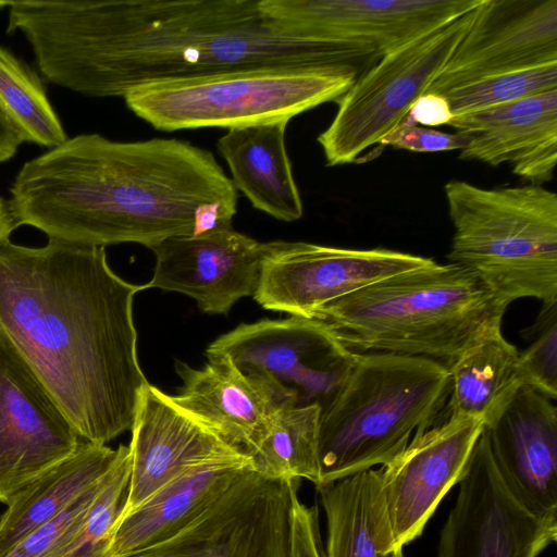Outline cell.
Returning a JSON list of instances; mask_svg holds the SVG:
<instances>
[{
  "label": "cell",
  "instance_id": "cell-31",
  "mask_svg": "<svg viewBox=\"0 0 557 557\" xmlns=\"http://www.w3.org/2000/svg\"><path fill=\"white\" fill-rule=\"evenodd\" d=\"M525 338L529 346L519 352V367L523 384L550 400L557 396V301L542 304L535 323Z\"/></svg>",
  "mask_w": 557,
  "mask_h": 557
},
{
  "label": "cell",
  "instance_id": "cell-10",
  "mask_svg": "<svg viewBox=\"0 0 557 557\" xmlns=\"http://www.w3.org/2000/svg\"><path fill=\"white\" fill-rule=\"evenodd\" d=\"M299 482L247 469L165 536L122 557H288Z\"/></svg>",
  "mask_w": 557,
  "mask_h": 557
},
{
  "label": "cell",
  "instance_id": "cell-17",
  "mask_svg": "<svg viewBox=\"0 0 557 557\" xmlns=\"http://www.w3.org/2000/svg\"><path fill=\"white\" fill-rule=\"evenodd\" d=\"M265 246L233 226L168 238L151 248L156 265L146 287L187 295L210 314L227 313L253 296Z\"/></svg>",
  "mask_w": 557,
  "mask_h": 557
},
{
  "label": "cell",
  "instance_id": "cell-32",
  "mask_svg": "<svg viewBox=\"0 0 557 557\" xmlns=\"http://www.w3.org/2000/svg\"><path fill=\"white\" fill-rule=\"evenodd\" d=\"M99 480L60 513L29 532L3 557H63L85 521Z\"/></svg>",
  "mask_w": 557,
  "mask_h": 557
},
{
  "label": "cell",
  "instance_id": "cell-20",
  "mask_svg": "<svg viewBox=\"0 0 557 557\" xmlns=\"http://www.w3.org/2000/svg\"><path fill=\"white\" fill-rule=\"evenodd\" d=\"M207 359L198 369L175 363L183 385L170 398L223 443L250 458L280 407L295 400L272 382L243 373L224 356Z\"/></svg>",
  "mask_w": 557,
  "mask_h": 557
},
{
  "label": "cell",
  "instance_id": "cell-9",
  "mask_svg": "<svg viewBox=\"0 0 557 557\" xmlns=\"http://www.w3.org/2000/svg\"><path fill=\"white\" fill-rule=\"evenodd\" d=\"M482 0H259L273 29L324 48L359 75L389 51Z\"/></svg>",
  "mask_w": 557,
  "mask_h": 557
},
{
  "label": "cell",
  "instance_id": "cell-34",
  "mask_svg": "<svg viewBox=\"0 0 557 557\" xmlns=\"http://www.w3.org/2000/svg\"><path fill=\"white\" fill-rule=\"evenodd\" d=\"M288 557H324L318 506L304 504L298 492L292 502Z\"/></svg>",
  "mask_w": 557,
  "mask_h": 557
},
{
  "label": "cell",
  "instance_id": "cell-5",
  "mask_svg": "<svg viewBox=\"0 0 557 557\" xmlns=\"http://www.w3.org/2000/svg\"><path fill=\"white\" fill-rule=\"evenodd\" d=\"M449 395V372L440 361L357 354L348 377L321 409L319 486L391 462L437 424Z\"/></svg>",
  "mask_w": 557,
  "mask_h": 557
},
{
  "label": "cell",
  "instance_id": "cell-12",
  "mask_svg": "<svg viewBox=\"0 0 557 557\" xmlns=\"http://www.w3.org/2000/svg\"><path fill=\"white\" fill-rule=\"evenodd\" d=\"M433 259L386 248L350 249L270 242L253 294L264 309L313 318L322 306Z\"/></svg>",
  "mask_w": 557,
  "mask_h": 557
},
{
  "label": "cell",
  "instance_id": "cell-4",
  "mask_svg": "<svg viewBox=\"0 0 557 557\" xmlns=\"http://www.w3.org/2000/svg\"><path fill=\"white\" fill-rule=\"evenodd\" d=\"M506 309L466 268L433 261L331 301L313 318L355 354L425 357L446 366L499 330Z\"/></svg>",
  "mask_w": 557,
  "mask_h": 557
},
{
  "label": "cell",
  "instance_id": "cell-24",
  "mask_svg": "<svg viewBox=\"0 0 557 557\" xmlns=\"http://www.w3.org/2000/svg\"><path fill=\"white\" fill-rule=\"evenodd\" d=\"M317 491L326 519L324 557H404L393 537L381 468Z\"/></svg>",
  "mask_w": 557,
  "mask_h": 557
},
{
  "label": "cell",
  "instance_id": "cell-30",
  "mask_svg": "<svg viewBox=\"0 0 557 557\" xmlns=\"http://www.w3.org/2000/svg\"><path fill=\"white\" fill-rule=\"evenodd\" d=\"M557 89V61L471 83L443 95L453 115L480 111Z\"/></svg>",
  "mask_w": 557,
  "mask_h": 557
},
{
  "label": "cell",
  "instance_id": "cell-27",
  "mask_svg": "<svg viewBox=\"0 0 557 557\" xmlns=\"http://www.w3.org/2000/svg\"><path fill=\"white\" fill-rule=\"evenodd\" d=\"M319 405L285 401L250 459L253 470L268 480H307L320 485Z\"/></svg>",
  "mask_w": 557,
  "mask_h": 557
},
{
  "label": "cell",
  "instance_id": "cell-11",
  "mask_svg": "<svg viewBox=\"0 0 557 557\" xmlns=\"http://www.w3.org/2000/svg\"><path fill=\"white\" fill-rule=\"evenodd\" d=\"M211 356H224L243 373L272 382L299 406L321 409L357 358L322 321L296 315L240 324L208 346L206 357Z\"/></svg>",
  "mask_w": 557,
  "mask_h": 557
},
{
  "label": "cell",
  "instance_id": "cell-26",
  "mask_svg": "<svg viewBox=\"0 0 557 557\" xmlns=\"http://www.w3.org/2000/svg\"><path fill=\"white\" fill-rule=\"evenodd\" d=\"M450 376L448 414L494 419L524 385L519 351L496 330L446 364Z\"/></svg>",
  "mask_w": 557,
  "mask_h": 557
},
{
  "label": "cell",
  "instance_id": "cell-14",
  "mask_svg": "<svg viewBox=\"0 0 557 557\" xmlns=\"http://www.w3.org/2000/svg\"><path fill=\"white\" fill-rule=\"evenodd\" d=\"M49 392L0 336V503L71 456L82 443Z\"/></svg>",
  "mask_w": 557,
  "mask_h": 557
},
{
  "label": "cell",
  "instance_id": "cell-21",
  "mask_svg": "<svg viewBox=\"0 0 557 557\" xmlns=\"http://www.w3.org/2000/svg\"><path fill=\"white\" fill-rule=\"evenodd\" d=\"M470 136L459 159L498 166L530 184L553 178L557 162V89L515 102L455 115L448 123Z\"/></svg>",
  "mask_w": 557,
  "mask_h": 557
},
{
  "label": "cell",
  "instance_id": "cell-16",
  "mask_svg": "<svg viewBox=\"0 0 557 557\" xmlns=\"http://www.w3.org/2000/svg\"><path fill=\"white\" fill-rule=\"evenodd\" d=\"M483 425L474 417L448 414L382 466V491L396 547L422 534L441 500L459 483Z\"/></svg>",
  "mask_w": 557,
  "mask_h": 557
},
{
  "label": "cell",
  "instance_id": "cell-22",
  "mask_svg": "<svg viewBox=\"0 0 557 557\" xmlns=\"http://www.w3.org/2000/svg\"><path fill=\"white\" fill-rule=\"evenodd\" d=\"M287 122L227 129L218 150L227 163L232 182L251 205L280 221L302 216L304 206L286 151Z\"/></svg>",
  "mask_w": 557,
  "mask_h": 557
},
{
  "label": "cell",
  "instance_id": "cell-8",
  "mask_svg": "<svg viewBox=\"0 0 557 557\" xmlns=\"http://www.w3.org/2000/svg\"><path fill=\"white\" fill-rule=\"evenodd\" d=\"M476 8L389 51L355 79L318 136L327 165L363 163L382 153V139L442 73Z\"/></svg>",
  "mask_w": 557,
  "mask_h": 557
},
{
  "label": "cell",
  "instance_id": "cell-3",
  "mask_svg": "<svg viewBox=\"0 0 557 557\" xmlns=\"http://www.w3.org/2000/svg\"><path fill=\"white\" fill-rule=\"evenodd\" d=\"M16 227L94 247L151 249L232 225L238 194L211 151L176 138L81 134L28 160L10 187Z\"/></svg>",
  "mask_w": 557,
  "mask_h": 557
},
{
  "label": "cell",
  "instance_id": "cell-29",
  "mask_svg": "<svg viewBox=\"0 0 557 557\" xmlns=\"http://www.w3.org/2000/svg\"><path fill=\"white\" fill-rule=\"evenodd\" d=\"M132 458L129 447L120 445L100 478L85 521L63 557H106L113 527L124 506Z\"/></svg>",
  "mask_w": 557,
  "mask_h": 557
},
{
  "label": "cell",
  "instance_id": "cell-28",
  "mask_svg": "<svg viewBox=\"0 0 557 557\" xmlns=\"http://www.w3.org/2000/svg\"><path fill=\"white\" fill-rule=\"evenodd\" d=\"M0 109L15 127L23 143L51 149L67 139L39 75L2 46Z\"/></svg>",
  "mask_w": 557,
  "mask_h": 557
},
{
  "label": "cell",
  "instance_id": "cell-23",
  "mask_svg": "<svg viewBox=\"0 0 557 557\" xmlns=\"http://www.w3.org/2000/svg\"><path fill=\"white\" fill-rule=\"evenodd\" d=\"M250 468L251 459L237 455L187 469L114 524L106 557H122L162 539Z\"/></svg>",
  "mask_w": 557,
  "mask_h": 557
},
{
  "label": "cell",
  "instance_id": "cell-7",
  "mask_svg": "<svg viewBox=\"0 0 557 557\" xmlns=\"http://www.w3.org/2000/svg\"><path fill=\"white\" fill-rule=\"evenodd\" d=\"M358 74L338 67L237 69L141 85L124 96L127 108L157 129H227L287 122L337 101Z\"/></svg>",
  "mask_w": 557,
  "mask_h": 557
},
{
  "label": "cell",
  "instance_id": "cell-6",
  "mask_svg": "<svg viewBox=\"0 0 557 557\" xmlns=\"http://www.w3.org/2000/svg\"><path fill=\"white\" fill-rule=\"evenodd\" d=\"M454 227L449 263L472 272L499 305L557 301V195L542 185L445 187Z\"/></svg>",
  "mask_w": 557,
  "mask_h": 557
},
{
  "label": "cell",
  "instance_id": "cell-33",
  "mask_svg": "<svg viewBox=\"0 0 557 557\" xmlns=\"http://www.w3.org/2000/svg\"><path fill=\"white\" fill-rule=\"evenodd\" d=\"M470 143V136L463 133H445L431 127L410 124L403 121L381 141L387 146L414 152H440L462 150Z\"/></svg>",
  "mask_w": 557,
  "mask_h": 557
},
{
  "label": "cell",
  "instance_id": "cell-37",
  "mask_svg": "<svg viewBox=\"0 0 557 557\" xmlns=\"http://www.w3.org/2000/svg\"><path fill=\"white\" fill-rule=\"evenodd\" d=\"M15 228L16 225L9 207V201L0 197V239L11 236Z\"/></svg>",
  "mask_w": 557,
  "mask_h": 557
},
{
  "label": "cell",
  "instance_id": "cell-2",
  "mask_svg": "<svg viewBox=\"0 0 557 557\" xmlns=\"http://www.w3.org/2000/svg\"><path fill=\"white\" fill-rule=\"evenodd\" d=\"M0 239V336L83 441L106 445L131 430L148 384L137 357L134 296L104 247Z\"/></svg>",
  "mask_w": 557,
  "mask_h": 557
},
{
  "label": "cell",
  "instance_id": "cell-1",
  "mask_svg": "<svg viewBox=\"0 0 557 557\" xmlns=\"http://www.w3.org/2000/svg\"><path fill=\"white\" fill-rule=\"evenodd\" d=\"M50 83L123 97L149 83L263 66L332 67L326 51L276 33L259 0L9 1Z\"/></svg>",
  "mask_w": 557,
  "mask_h": 557
},
{
  "label": "cell",
  "instance_id": "cell-25",
  "mask_svg": "<svg viewBox=\"0 0 557 557\" xmlns=\"http://www.w3.org/2000/svg\"><path fill=\"white\" fill-rule=\"evenodd\" d=\"M115 455L107 445L82 441L71 456L15 494L0 518V557L90 488Z\"/></svg>",
  "mask_w": 557,
  "mask_h": 557
},
{
  "label": "cell",
  "instance_id": "cell-13",
  "mask_svg": "<svg viewBox=\"0 0 557 557\" xmlns=\"http://www.w3.org/2000/svg\"><path fill=\"white\" fill-rule=\"evenodd\" d=\"M437 557H537L557 540V517H539L507 490L484 431L459 481Z\"/></svg>",
  "mask_w": 557,
  "mask_h": 557
},
{
  "label": "cell",
  "instance_id": "cell-15",
  "mask_svg": "<svg viewBox=\"0 0 557 557\" xmlns=\"http://www.w3.org/2000/svg\"><path fill=\"white\" fill-rule=\"evenodd\" d=\"M557 61V0H482L428 92Z\"/></svg>",
  "mask_w": 557,
  "mask_h": 557
},
{
  "label": "cell",
  "instance_id": "cell-18",
  "mask_svg": "<svg viewBox=\"0 0 557 557\" xmlns=\"http://www.w3.org/2000/svg\"><path fill=\"white\" fill-rule=\"evenodd\" d=\"M497 472L515 499L539 517H557V408L522 385L483 425Z\"/></svg>",
  "mask_w": 557,
  "mask_h": 557
},
{
  "label": "cell",
  "instance_id": "cell-38",
  "mask_svg": "<svg viewBox=\"0 0 557 557\" xmlns=\"http://www.w3.org/2000/svg\"><path fill=\"white\" fill-rule=\"evenodd\" d=\"M7 7V2H0V9H3Z\"/></svg>",
  "mask_w": 557,
  "mask_h": 557
},
{
  "label": "cell",
  "instance_id": "cell-19",
  "mask_svg": "<svg viewBox=\"0 0 557 557\" xmlns=\"http://www.w3.org/2000/svg\"><path fill=\"white\" fill-rule=\"evenodd\" d=\"M131 431V475L126 499L116 522L187 469L244 455L223 443L178 408L170 395L149 383L141 392Z\"/></svg>",
  "mask_w": 557,
  "mask_h": 557
},
{
  "label": "cell",
  "instance_id": "cell-36",
  "mask_svg": "<svg viewBox=\"0 0 557 557\" xmlns=\"http://www.w3.org/2000/svg\"><path fill=\"white\" fill-rule=\"evenodd\" d=\"M22 143L17 131L0 109V163L12 159Z\"/></svg>",
  "mask_w": 557,
  "mask_h": 557
},
{
  "label": "cell",
  "instance_id": "cell-35",
  "mask_svg": "<svg viewBox=\"0 0 557 557\" xmlns=\"http://www.w3.org/2000/svg\"><path fill=\"white\" fill-rule=\"evenodd\" d=\"M453 116L448 101L443 95L425 92L411 106L404 121L432 128L448 125Z\"/></svg>",
  "mask_w": 557,
  "mask_h": 557
}]
</instances>
